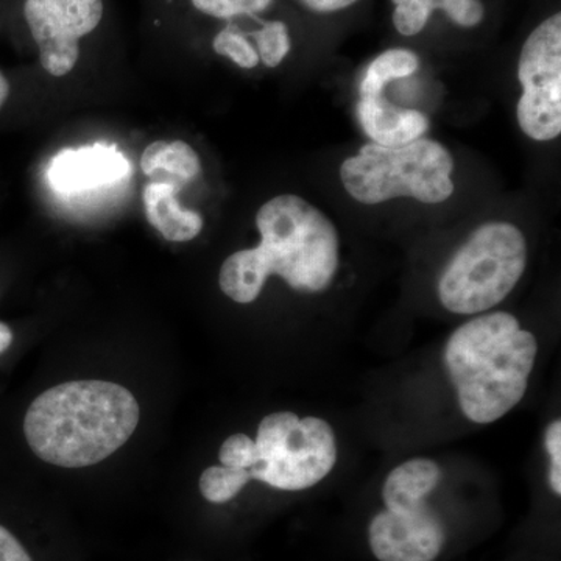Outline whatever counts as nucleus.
<instances>
[{"mask_svg": "<svg viewBox=\"0 0 561 561\" xmlns=\"http://www.w3.org/2000/svg\"><path fill=\"white\" fill-rule=\"evenodd\" d=\"M394 28L404 36L419 35L430 22L435 7L432 0H391Z\"/></svg>", "mask_w": 561, "mask_h": 561, "instance_id": "nucleus-19", "label": "nucleus"}, {"mask_svg": "<svg viewBox=\"0 0 561 561\" xmlns=\"http://www.w3.org/2000/svg\"><path fill=\"white\" fill-rule=\"evenodd\" d=\"M250 481L249 470L221 465V467H210L203 471L201 491L206 501L213 504H225L238 496Z\"/></svg>", "mask_w": 561, "mask_h": 561, "instance_id": "nucleus-15", "label": "nucleus"}, {"mask_svg": "<svg viewBox=\"0 0 561 561\" xmlns=\"http://www.w3.org/2000/svg\"><path fill=\"white\" fill-rule=\"evenodd\" d=\"M440 10L460 27H476L481 24L485 9L481 0H443Z\"/></svg>", "mask_w": 561, "mask_h": 561, "instance_id": "nucleus-21", "label": "nucleus"}, {"mask_svg": "<svg viewBox=\"0 0 561 561\" xmlns=\"http://www.w3.org/2000/svg\"><path fill=\"white\" fill-rule=\"evenodd\" d=\"M144 206L151 227L169 242H190L205 225L201 214L180 205L179 187L173 183L147 184Z\"/></svg>", "mask_w": 561, "mask_h": 561, "instance_id": "nucleus-12", "label": "nucleus"}, {"mask_svg": "<svg viewBox=\"0 0 561 561\" xmlns=\"http://www.w3.org/2000/svg\"><path fill=\"white\" fill-rule=\"evenodd\" d=\"M139 415L138 401L119 383L65 382L32 402L24 434L41 460L84 468L108 459L130 440Z\"/></svg>", "mask_w": 561, "mask_h": 561, "instance_id": "nucleus-2", "label": "nucleus"}, {"mask_svg": "<svg viewBox=\"0 0 561 561\" xmlns=\"http://www.w3.org/2000/svg\"><path fill=\"white\" fill-rule=\"evenodd\" d=\"M518 79L523 95L516 106L519 127L535 140L561 133V14L542 21L524 43Z\"/></svg>", "mask_w": 561, "mask_h": 561, "instance_id": "nucleus-7", "label": "nucleus"}, {"mask_svg": "<svg viewBox=\"0 0 561 561\" xmlns=\"http://www.w3.org/2000/svg\"><path fill=\"white\" fill-rule=\"evenodd\" d=\"M453 171L448 149L435 140L420 138L401 147L367 144L356 157L343 161L341 179L351 197L364 205L397 197L435 205L451 197Z\"/></svg>", "mask_w": 561, "mask_h": 561, "instance_id": "nucleus-4", "label": "nucleus"}, {"mask_svg": "<svg viewBox=\"0 0 561 561\" xmlns=\"http://www.w3.org/2000/svg\"><path fill=\"white\" fill-rule=\"evenodd\" d=\"M386 511L368 527L371 552L379 561H434L446 542L445 524L427 497L382 491Z\"/></svg>", "mask_w": 561, "mask_h": 561, "instance_id": "nucleus-9", "label": "nucleus"}, {"mask_svg": "<svg viewBox=\"0 0 561 561\" xmlns=\"http://www.w3.org/2000/svg\"><path fill=\"white\" fill-rule=\"evenodd\" d=\"M527 265V242L518 228L489 221L472 232L438 280L448 311L471 316L500 305L515 289Z\"/></svg>", "mask_w": 561, "mask_h": 561, "instance_id": "nucleus-5", "label": "nucleus"}, {"mask_svg": "<svg viewBox=\"0 0 561 561\" xmlns=\"http://www.w3.org/2000/svg\"><path fill=\"white\" fill-rule=\"evenodd\" d=\"M191 9L202 16L230 21L241 16H257L271 9L275 0H187Z\"/></svg>", "mask_w": 561, "mask_h": 561, "instance_id": "nucleus-18", "label": "nucleus"}, {"mask_svg": "<svg viewBox=\"0 0 561 561\" xmlns=\"http://www.w3.org/2000/svg\"><path fill=\"white\" fill-rule=\"evenodd\" d=\"M420 68L419 55L412 50L383 51L368 66L360 83V98H379L390 81L411 77Z\"/></svg>", "mask_w": 561, "mask_h": 561, "instance_id": "nucleus-14", "label": "nucleus"}, {"mask_svg": "<svg viewBox=\"0 0 561 561\" xmlns=\"http://www.w3.org/2000/svg\"><path fill=\"white\" fill-rule=\"evenodd\" d=\"M10 95V83L7 80V77L3 76L2 70H0V110L5 105L7 99Z\"/></svg>", "mask_w": 561, "mask_h": 561, "instance_id": "nucleus-26", "label": "nucleus"}, {"mask_svg": "<svg viewBox=\"0 0 561 561\" xmlns=\"http://www.w3.org/2000/svg\"><path fill=\"white\" fill-rule=\"evenodd\" d=\"M537 353V339L512 313H485L461 324L443 360L463 415L478 424L507 415L526 394Z\"/></svg>", "mask_w": 561, "mask_h": 561, "instance_id": "nucleus-3", "label": "nucleus"}, {"mask_svg": "<svg viewBox=\"0 0 561 561\" xmlns=\"http://www.w3.org/2000/svg\"><path fill=\"white\" fill-rule=\"evenodd\" d=\"M256 461L249 472L283 491L311 489L323 481L337 460L331 424L316 416L300 419L291 412H275L261 421Z\"/></svg>", "mask_w": 561, "mask_h": 561, "instance_id": "nucleus-6", "label": "nucleus"}, {"mask_svg": "<svg viewBox=\"0 0 561 561\" xmlns=\"http://www.w3.org/2000/svg\"><path fill=\"white\" fill-rule=\"evenodd\" d=\"M300 2L306 9L316 13H334V11L348 9L359 0H300Z\"/></svg>", "mask_w": 561, "mask_h": 561, "instance_id": "nucleus-24", "label": "nucleus"}, {"mask_svg": "<svg viewBox=\"0 0 561 561\" xmlns=\"http://www.w3.org/2000/svg\"><path fill=\"white\" fill-rule=\"evenodd\" d=\"M0 561H33L21 541L3 526H0Z\"/></svg>", "mask_w": 561, "mask_h": 561, "instance_id": "nucleus-23", "label": "nucleus"}, {"mask_svg": "<svg viewBox=\"0 0 561 561\" xmlns=\"http://www.w3.org/2000/svg\"><path fill=\"white\" fill-rule=\"evenodd\" d=\"M213 50L242 69L256 68L261 62L256 47L250 39V33L242 32L241 27L231 21L214 35Z\"/></svg>", "mask_w": 561, "mask_h": 561, "instance_id": "nucleus-16", "label": "nucleus"}, {"mask_svg": "<svg viewBox=\"0 0 561 561\" xmlns=\"http://www.w3.org/2000/svg\"><path fill=\"white\" fill-rule=\"evenodd\" d=\"M357 116L373 144L383 147L408 146L430 130V119L416 110L398 108L379 98H360Z\"/></svg>", "mask_w": 561, "mask_h": 561, "instance_id": "nucleus-11", "label": "nucleus"}, {"mask_svg": "<svg viewBox=\"0 0 561 561\" xmlns=\"http://www.w3.org/2000/svg\"><path fill=\"white\" fill-rule=\"evenodd\" d=\"M219 460L224 467L250 470L256 461V446L249 435L236 434L224 442L219 451Z\"/></svg>", "mask_w": 561, "mask_h": 561, "instance_id": "nucleus-20", "label": "nucleus"}, {"mask_svg": "<svg viewBox=\"0 0 561 561\" xmlns=\"http://www.w3.org/2000/svg\"><path fill=\"white\" fill-rule=\"evenodd\" d=\"M250 39L267 68L279 66L291 49L289 27L283 21L262 22L261 28L250 32Z\"/></svg>", "mask_w": 561, "mask_h": 561, "instance_id": "nucleus-17", "label": "nucleus"}, {"mask_svg": "<svg viewBox=\"0 0 561 561\" xmlns=\"http://www.w3.org/2000/svg\"><path fill=\"white\" fill-rule=\"evenodd\" d=\"M31 38L41 66L54 77L72 72L81 57V44L101 28L103 0H22Z\"/></svg>", "mask_w": 561, "mask_h": 561, "instance_id": "nucleus-8", "label": "nucleus"}, {"mask_svg": "<svg viewBox=\"0 0 561 561\" xmlns=\"http://www.w3.org/2000/svg\"><path fill=\"white\" fill-rule=\"evenodd\" d=\"M546 451L551 456V474L549 483L557 496L561 494V421L556 420L549 424L545 434Z\"/></svg>", "mask_w": 561, "mask_h": 561, "instance_id": "nucleus-22", "label": "nucleus"}, {"mask_svg": "<svg viewBox=\"0 0 561 561\" xmlns=\"http://www.w3.org/2000/svg\"><path fill=\"white\" fill-rule=\"evenodd\" d=\"M131 165L116 147L92 146L62 150L49 168L55 191L76 194L108 186L130 176Z\"/></svg>", "mask_w": 561, "mask_h": 561, "instance_id": "nucleus-10", "label": "nucleus"}, {"mask_svg": "<svg viewBox=\"0 0 561 561\" xmlns=\"http://www.w3.org/2000/svg\"><path fill=\"white\" fill-rule=\"evenodd\" d=\"M11 343H13V331L0 321V354L5 353L10 348Z\"/></svg>", "mask_w": 561, "mask_h": 561, "instance_id": "nucleus-25", "label": "nucleus"}, {"mask_svg": "<svg viewBox=\"0 0 561 561\" xmlns=\"http://www.w3.org/2000/svg\"><path fill=\"white\" fill-rule=\"evenodd\" d=\"M261 243L236 251L220 268L219 286L232 301L249 305L272 275L294 290L328 289L339 267V234L332 221L298 195H278L256 214Z\"/></svg>", "mask_w": 561, "mask_h": 561, "instance_id": "nucleus-1", "label": "nucleus"}, {"mask_svg": "<svg viewBox=\"0 0 561 561\" xmlns=\"http://www.w3.org/2000/svg\"><path fill=\"white\" fill-rule=\"evenodd\" d=\"M140 169L149 176L165 171L186 183L197 179L202 172V162L197 151L183 140H157L144 150Z\"/></svg>", "mask_w": 561, "mask_h": 561, "instance_id": "nucleus-13", "label": "nucleus"}, {"mask_svg": "<svg viewBox=\"0 0 561 561\" xmlns=\"http://www.w3.org/2000/svg\"><path fill=\"white\" fill-rule=\"evenodd\" d=\"M432 2H434L435 10H437L440 9V3L443 2V0H432Z\"/></svg>", "mask_w": 561, "mask_h": 561, "instance_id": "nucleus-27", "label": "nucleus"}]
</instances>
